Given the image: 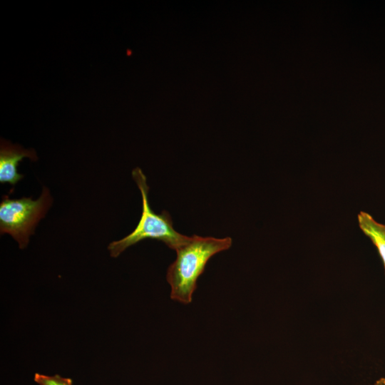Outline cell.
<instances>
[{
	"label": "cell",
	"mask_w": 385,
	"mask_h": 385,
	"mask_svg": "<svg viewBox=\"0 0 385 385\" xmlns=\"http://www.w3.org/2000/svg\"><path fill=\"white\" fill-rule=\"evenodd\" d=\"M232 243L230 237L216 238L194 235L175 250L176 258L167 270L171 299L185 304L192 301L199 277L207 262L218 252L228 250Z\"/></svg>",
	"instance_id": "1"
},
{
	"label": "cell",
	"mask_w": 385,
	"mask_h": 385,
	"mask_svg": "<svg viewBox=\"0 0 385 385\" xmlns=\"http://www.w3.org/2000/svg\"><path fill=\"white\" fill-rule=\"evenodd\" d=\"M370 385H385V378L381 377Z\"/></svg>",
	"instance_id": "7"
},
{
	"label": "cell",
	"mask_w": 385,
	"mask_h": 385,
	"mask_svg": "<svg viewBox=\"0 0 385 385\" xmlns=\"http://www.w3.org/2000/svg\"><path fill=\"white\" fill-rule=\"evenodd\" d=\"M34 380L38 385H73V380L71 378L59 374L47 375L35 373Z\"/></svg>",
	"instance_id": "6"
},
{
	"label": "cell",
	"mask_w": 385,
	"mask_h": 385,
	"mask_svg": "<svg viewBox=\"0 0 385 385\" xmlns=\"http://www.w3.org/2000/svg\"><path fill=\"white\" fill-rule=\"evenodd\" d=\"M132 176L142 197V213L135 228L123 238L113 241L108 246L112 257H118L128 247L145 239H153L163 242L168 247L175 250L189 238L177 232L173 226L170 213L163 210L160 214L153 212L149 205V187L147 178L142 170L135 168Z\"/></svg>",
	"instance_id": "2"
},
{
	"label": "cell",
	"mask_w": 385,
	"mask_h": 385,
	"mask_svg": "<svg viewBox=\"0 0 385 385\" xmlns=\"http://www.w3.org/2000/svg\"><path fill=\"white\" fill-rule=\"evenodd\" d=\"M28 158L32 161L38 159L33 149H24L19 145L2 140L0 146V183L15 185L24 178L17 171L18 165L22 159Z\"/></svg>",
	"instance_id": "4"
},
{
	"label": "cell",
	"mask_w": 385,
	"mask_h": 385,
	"mask_svg": "<svg viewBox=\"0 0 385 385\" xmlns=\"http://www.w3.org/2000/svg\"><path fill=\"white\" fill-rule=\"evenodd\" d=\"M53 202L46 187L43 188L40 197L34 200L31 197L11 199L2 197L0 203V232L10 235L20 249L26 247L30 235L42 219Z\"/></svg>",
	"instance_id": "3"
},
{
	"label": "cell",
	"mask_w": 385,
	"mask_h": 385,
	"mask_svg": "<svg viewBox=\"0 0 385 385\" xmlns=\"http://www.w3.org/2000/svg\"><path fill=\"white\" fill-rule=\"evenodd\" d=\"M357 217L359 227L377 248L385 270V225L376 222L366 212H360Z\"/></svg>",
	"instance_id": "5"
}]
</instances>
